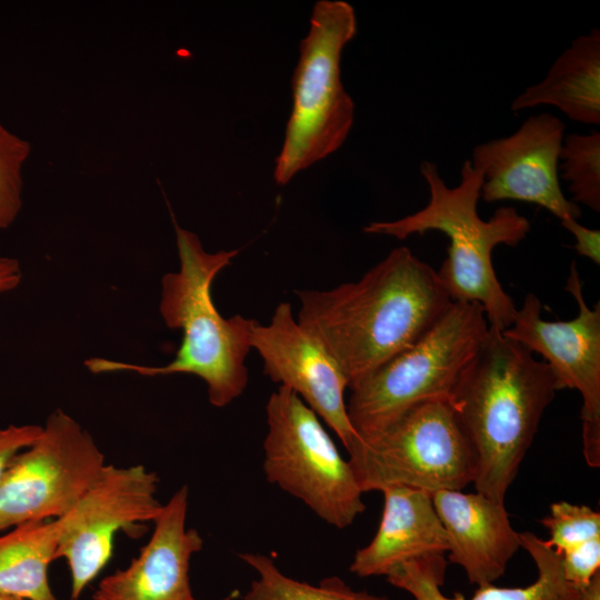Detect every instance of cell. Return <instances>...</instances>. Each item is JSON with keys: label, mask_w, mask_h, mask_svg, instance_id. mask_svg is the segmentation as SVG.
<instances>
[{"label": "cell", "mask_w": 600, "mask_h": 600, "mask_svg": "<svg viewBox=\"0 0 600 600\" xmlns=\"http://www.w3.org/2000/svg\"><path fill=\"white\" fill-rule=\"evenodd\" d=\"M263 472L270 483L343 529L366 509L353 469L321 419L291 390L279 387L266 406Z\"/></svg>", "instance_id": "obj_8"}, {"label": "cell", "mask_w": 600, "mask_h": 600, "mask_svg": "<svg viewBox=\"0 0 600 600\" xmlns=\"http://www.w3.org/2000/svg\"><path fill=\"white\" fill-rule=\"evenodd\" d=\"M564 123L543 112L530 116L513 133L480 143L469 161L482 174L484 202L513 200L542 207L560 222L581 210L561 190L559 157Z\"/></svg>", "instance_id": "obj_12"}, {"label": "cell", "mask_w": 600, "mask_h": 600, "mask_svg": "<svg viewBox=\"0 0 600 600\" xmlns=\"http://www.w3.org/2000/svg\"><path fill=\"white\" fill-rule=\"evenodd\" d=\"M373 539L358 549L350 571L360 578L388 576L400 564L449 551L446 530L432 496L408 487H389Z\"/></svg>", "instance_id": "obj_16"}, {"label": "cell", "mask_w": 600, "mask_h": 600, "mask_svg": "<svg viewBox=\"0 0 600 600\" xmlns=\"http://www.w3.org/2000/svg\"><path fill=\"white\" fill-rule=\"evenodd\" d=\"M520 548L532 558L538 570L537 580L527 587L501 588L492 583L478 587L471 600H581L583 591L573 587L562 571L560 554L547 541L532 532H519ZM446 562L430 558L401 566L390 583L409 592L414 600H467L456 593L449 598L441 592Z\"/></svg>", "instance_id": "obj_17"}, {"label": "cell", "mask_w": 600, "mask_h": 600, "mask_svg": "<svg viewBox=\"0 0 600 600\" xmlns=\"http://www.w3.org/2000/svg\"><path fill=\"white\" fill-rule=\"evenodd\" d=\"M552 106L569 119L600 123V30L576 38L556 59L546 77L527 87L511 102V110Z\"/></svg>", "instance_id": "obj_18"}, {"label": "cell", "mask_w": 600, "mask_h": 600, "mask_svg": "<svg viewBox=\"0 0 600 600\" xmlns=\"http://www.w3.org/2000/svg\"><path fill=\"white\" fill-rule=\"evenodd\" d=\"M39 424L0 426V476L11 460L23 449L31 446L41 434Z\"/></svg>", "instance_id": "obj_25"}, {"label": "cell", "mask_w": 600, "mask_h": 600, "mask_svg": "<svg viewBox=\"0 0 600 600\" xmlns=\"http://www.w3.org/2000/svg\"><path fill=\"white\" fill-rule=\"evenodd\" d=\"M251 347L262 359L263 373L293 391L348 451L358 439L344 401L348 380L328 351L298 322L290 303L280 302L267 324L256 320Z\"/></svg>", "instance_id": "obj_13"}, {"label": "cell", "mask_w": 600, "mask_h": 600, "mask_svg": "<svg viewBox=\"0 0 600 600\" xmlns=\"http://www.w3.org/2000/svg\"><path fill=\"white\" fill-rule=\"evenodd\" d=\"M294 293L298 322L333 358L349 388L412 346L452 302L437 272L407 247L358 281Z\"/></svg>", "instance_id": "obj_1"}, {"label": "cell", "mask_w": 600, "mask_h": 600, "mask_svg": "<svg viewBox=\"0 0 600 600\" xmlns=\"http://www.w3.org/2000/svg\"><path fill=\"white\" fill-rule=\"evenodd\" d=\"M57 521H30L0 534V593L58 600L48 577L56 560Z\"/></svg>", "instance_id": "obj_19"}, {"label": "cell", "mask_w": 600, "mask_h": 600, "mask_svg": "<svg viewBox=\"0 0 600 600\" xmlns=\"http://www.w3.org/2000/svg\"><path fill=\"white\" fill-rule=\"evenodd\" d=\"M574 238L573 248L578 254L590 259L597 266L600 264V230L591 229L581 224L578 220L561 222Z\"/></svg>", "instance_id": "obj_26"}, {"label": "cell", "mask_w": 600, "mask_h": 600, "mask_svg": "<svg viewBox=\"0 0 600 600\" xmlns=\"http://www.w3.org/2000/svg\"><path fill=\"white\" fill-rule=\"evenodd\" d=\"M541 523L549 531L547 543L559 554L600 538V513L584 504L553 502Z\"/></svg>", "instance_id": "obj_22"}, {"label": "cell", "mask_w": 600, "mask_h": 600, "mask_svg": "<svg viewBox=\"0 0 600 600\" xmlns=\"http://www.w3.org/2000/svg\"><path fill=\"white\" fill-rule=\"evenodd\" d=\"M106 466L93 437L62 409L0 476V532L62 517Z\"/></svg>", "instance_id": "obj_9"}, {"label": "cell", "mask_w": 600, "mask_h": 600, "mask_svg": "<svg viewBox=\"0 0 600 600\" xmlns=\"http://www.w3.org/2000/svg\"><path fill=\"white\" fill-rule=\"evenodd\" d=\"M348 454L363 492L462 490L477 473L474 449L444 400L408 409L377 433L357 439Z\"/></svg>", "instance_id": "obj_7"}, {"label": "cell", "mask_w": 600, "mask_h": 600, "mask_svg": "<svg viewBox=\"0 0 600 600\" xmlns=\"http://www.w3.org/2000/svg\"><path fill=\"white\" fill-rule=\"evenodd\" d=\"M22 279V272L17 259L0 257V293L16 289Z\"/></svg>", "instance_id": "obj_27"}, {"label": "cell", "mask_w": 600, "mask_h": 600, "mask_svg": "<svg viewBox=\"0 0 600 600\" xmlns=\"http://www.w3.org/2000/svg\"><path fill=\"white\" fill-rule=\"evenodd\" d=\"M559 177L569 183L574 203L600 212V133L564 136L560 157Z\"/></svg>", "instance_id": "obj_21"}, {"label": "cell", "mask_w": 600, "mask_h": 600, "mask_svg": "<svg viewBox=\"0 0 600 600\" xmlns=\"http://www.w3.org/2000/svg\"><path fill=\"white\" fill-rule=\"evenodd\" d=\"M158 486V474L142 464H106L77 502L56 519V559L63 558L69 566L71 600H78L109 562L118 531L156 520L163 507Z\"/></svg>", "instance_id": "obj_10"}, {"label": "cell", "mask_w": 600, "mask_h": 600, "mask_svg": "<svg viewBox=\"0 0 600 600\" xmlns=\"http://www.w3.org/2000/svg\"><path fill=\"white\" fill-rule=\"evenodd\" d=\"M420 173L429 188L428 204L397 220L370 222L363 231L399 240L431 230L443 232L450 243L437 274L450 299L480 304L491 328L508 329L518 308L496 276L492 251L500 244L518 246L530 231L529 220L512 207L498 208L488 220L478 214L482 174L469 159L453 188L446 184L433 162L423 161Z\"/></svg>", "instance_id": "obj_4"}, {"label": "cell", "mask_w": 600, "mask_h": 600, "mask_svg": "<svg viewBox=\"0 0 600 600\" xmlns=\"http://www.w3.org/2000/svg\"><path fill=\"white\" fill-rule=\"evenodd\" d=\"M0 600H27V599L12 596V594L0 593Z\"/></svg>", "instance_id": "obj_29"}, {"label": "cell", "mask_w": 600, "mask_h": 600, "mask_svg": "<svg viewBox=\"0 0 600 600\" xmlns=\"http://www.w3.org/2000/svg\"><path fill=\"white\" fill-rule=\"evenodd\" d=\"M31 144L0 122V229L9 228L22 208V168Z\"/></svg>", "instance_id": "obj_23"}, {"label": "cell", "mask_w": 600, "mask_h": 600, "mask_svg": "<svg viewBox=\"0 0 600 600\" xmlns=\"http://www.w3.org/2000/svg\"><path fill=\"white\" fill-rule=\"evenodd\" d=\"M581 600H600V571L594 574L583 591Z\"/></svg>", "instance_id": "obj_28"}, {"label": "cell", "mask_w": 600, "mask_h": 600, "mask_svg": "<svg viewBox=\"0 0 600 600\" xmlns=\"http://www.w3.org/2000/svg\"><path fill=\"white\" fill-rule=\"evenodd\" d=\"M356 32L351 4L341 0L314 4L292 76V110L273 171L278 184L284 186L346 141L353 124L354 103L341 82L340 59Z\"/></svg>", "instance_id": "obj_6"}, {"label": "cell", "mask_w": 600, "mask_h": 600, "mask_svg": "<svg viewBox=\"0 0 600 600\" xmlns=\"http://www.w3.org/2000/svg\"><path fill=\"white\" fill-rule=\"evenodd\" d=\"M431 496L448 537L449 561L460 566L478 587L498 580L520 548L519 532L510 523L504 502L461 490Z\"/></svg>", "instance_id": "obj_15"}, {"label": "cell", "mask_w": 600, "mask_h": 600, "mask_svg": "<svg viewBox=\"0 0 600 600\" xmlns=\"http://www.w3.org/2000/svg\"><path fill=\"white\" fill-rule=\"evenodd\" d=\"M188 487L178 489L153 521L154 529L128 567L102 578L92 600H199L189 581L192 556L203 540L187 528ZM232 591L221 600H234Z\"/></svg>", "instance_id": "obj_14"}, {"label": "cell", "mask_w": 600, "mask_h": 600, "mask_svg": "<svg viewBox=\"0 0 600 600\" xmlns=\"http://www.w3.org/2000/svg\"><path fill=\"white\" fill-rule=\"evenodd\" d=\"M489 328L480 304L452 301L412 346L352 384L347 411L358 439L377 433L417 404L451 401Z\"/></svg>", "instance_id": "obj_5"}, {"label": "cell", "mask_w": 600, "mask_h": 600, "mask_svg": "<svg viewBox=\"0 0 600 600\" xmlns=\"http://www.w3.org/2000/svg\"><path fill=\"white\" fill-rule=\"evenodd\" d=\"M180 268L161 280L160 314L170 329L182 332L174 358L166 366H146L90 358L84 366L93 373L129 371L146 377L193 374L207 384L209 402L223 408L248 386L246 360L251 347L254 319L234 314L224 318L214 306L212 284L238 250H204L198 236L174 220Z\"/></svg>", "instance_id": "obj_3"}, {"label": "cell", "mask_w": 600, "mask_h": 600, "mask_svg": "<svg viewBox=\"0 0 600 600\" xmlns=\"http://www.w3.org/2000/svg\"><path fill=\"white\" fill-rule=\"evenodd\" d=\"M557 391L556 377L543 360L489 328L450 401L477 456V492L504 502Z\"/></svg>", "instance_id": "obj_2"}, {"label": "cell", "mask_w": 600, "mask_h": 600, "mask_svg": "<svg viewBox=\"0 0 600 600\" xmlns=\"http://www.w3.org/2000/svg\"><path fill=\"white\" fill-rule=\"evenodd\" d=\"M560 559L564 578L573 587L584 591L600 571V538L561 553Z\"/></svg>", "instance_id": "obj_24"}, {"label": "cell", "mask_w": 600, "mask_h": 600, "mask_svg": "<svg viewBox=\"0 0 600 600\" xmlns=\"http://www.w3.org/2000/svg\"><path fill=\"white\" fill-rule=\"evenodd\" d=\"M566 289L578 304L568 321H547L542 304L528 293L512 324L502 332L542 356L559 390H577L582 397V446L587 463L600 467V303L590 308L582 293L576 262L570 266Z\"/></svg>", "instance_id": "obj_11"}, {"label": "cell", "mask_w": 600, "mask_h": 600, "mask_svg": "<svg viewBox=\"0 0 600 600\" xmlns=\"http://www.w3.org/2000/svg\"><path fill=\"white\" fill-rule=\"evenodd\" d=\"M239 557L258 573L243 600H390L353 590L336 576L322 579L317 586L298 581L282 573L264 554L243 552Z\"/></svg>", "instance_id": "obj_20"}]
</instances>
